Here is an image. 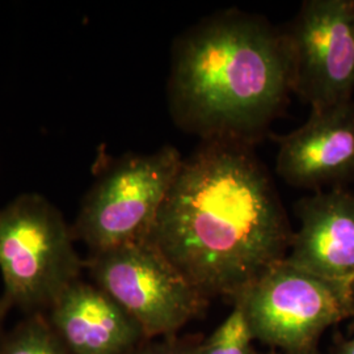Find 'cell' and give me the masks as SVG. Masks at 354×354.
I'll return each instance as SVG.
<instances>
[{
    "label": "cell",
    "mask_w": 354,
    "mask_h": 354,
    "mask_svg": "<svg viewBox=\"0 0 354 354\" xmlns=\"http://www.w3.org/2000/svg\"><path fill=\"white\" fill-rule=\"evenodd\" d=\"M253 146L203 140L183 160L149 241L205 298H236L286 259L290 223Z\"/></svg>",
    "instance_id": "obj_1"
},
{
    "label": "cell",
    "mask_w": 354,
    "mask_h": 354,
    "mask_svg": "<svg viewBox=\"0 0 354 354\" xmlns=\"http://www.w3.org/2000/svg\"><path fill=\"white\" fill-rule=\"evenodd\" d=\"M291 92L285 32L238 10L215 13L177 38L168 77L169 113L203 140L253 146Z\"/></svg>",
    "instance_id": "obj_2"
},
{
    "label": "cell",
    "mask_w": 354,
    "mask_h": 354,
    "mask_svg": "<svg viewBox=\"0 0 354 354\" xmlns=\"http://www.w3.org/2000/svg\"><path fill=\"white\" fill-rule=\"evenodd\" d=\"M75 244L71 225L41 194H20L0 209L1 301L24 317L45 314L82 279Z\"/></svg>",
    "instance_id": "obj_3"
},
{
    "label": "cell",
    "mask_w": 354,
    "mask_h": 354,
    "mask_svg": "<svg viewBox=\"0 0 354 354\" xmlns=\"http://www.w3.org/2000/svg\"><path fill=\"white\" fill-rule=\"evenodd\" d=\"M183 160L172 146L114 160L80 205L71 225L76 243L92 254L149 241Z\"/></svg>",
    "instance_id": "obj_4"
},
{
    "label": "cell",
    "mask_w": 354,
    "mask_h": 354,
    "mask_svg": "<svg viewBox=\"0 0 354 354\" xmlns=\"http://www.w3.org/2000/svg\"><path fill=\"white\" fill-rule=\"evenodd\" d=\"M352 294L283 259L232 301L254 340L282 353L315 354L323 332L351 315Z\"/></svg>",
    "instance_id": "obj_5"
},
{
    "label": "cell",
    "mask_w": 354,
    "mask_h": 354,
    "mask_svg": "<svg viewBox=\"0 0 354 354\" xmlns=\"http://www.w3.org/2000/svg\"><path fill=\"white\" fill-rule=\"evenodd\" d=\"M84 270L147 340L176 336L209 301L150 241L88 254Z\"/></svg>",
    "instance_id": "obj_6"
},
{
    "label": "cell",
    "mask_w": 354,
    "mask_h": 354,
    "mask_svg": "<svg viewBox=\"0 0 354 354\" xmlns=\"http://www.w3.org/2000/svg\"><path fill=\"white\" fill-rule=\"evenodd\" d=\"M291 91L311 111L352 100L354 0L304 1L288 30Z\"/></svg>",
    "instance_id": "obj_7"
},
{
    "label": "cell",
    "mask_w": 354,
    "mask_h": 354,
    "mask_svg": "<svg viewBox=\"0 0 354 354\" xmlns=\"http://www.w3.org/2000/svg\"><path fill=\"white\" fill-rule=\"evenodd\" d=\"M277 174L295 188L320 189L354 177V102L311 111L279 140Z\"/></svg>",
    "instance_id": "obj_8"
},
{
    "label": "cell",
    "mask_w": 354,
    "mask_h": 354,
    "mask_svg": "<svg viewBox=\"0 0 354 354\" xmlns=\"http://www.w3.org/2000/svg\"><path fill=\"white\" fill-rule=\"evenodd\" d=\"M301 227L286 261L346 290L354 288V196L333 188L297 203Z\"/></svg>",
    "instance_id": "obj_9"
},
{
    "label": "cell",
    "mask_w": 354,
    "mask_h": 354,
    "mask_svg": "<svg viewBox=\"0 0 354 354\" xmlns=\"http://www.w3.org/2000/svg\"><path fill=\"white\" fill-rule=\"evenodd\" d=\"M44 315L73 354H130L147 342L109 295L83 279L71 283Z\"/></svg>",
    "instance_id": "obj_10"
},
{
    "label": "cell",
    "mask_w": 354,
    "mask_h": 354,
    "mask_svg": "<svg viewBox=\"0 0 354 354\" xmlns=\"http://www.w3.org/2000/svg\"><path fill=\"white\" fill-rule=\"evenodd\" d=\"M0 354H73L44 314L28 315L7 330Z\"/></svg>",
    "instance_id": "obj_11"
},
{
    "label": "cell",
    "mask_w": 354,
    "mask_h": 354,
    "mask_svg": "<svg viewBox=\"0 0 354 354\" xmlns=\"http://www.w3.org/2000/svg\"><path fill=\"white\" fill-rule=\"evenodd\" d=\"M252 330L241 308L234 304L232 313L214 332L198 342L194 354H257Z\"/></svg>",
    "instance_id": "obj_12"
},
{
    "label": "cell",
    "mask_w": 354,
    "mask_h": 354,
    "mask_svg": "<svg viewBox=\"0 0 354 354\" xmlns=\"http://www.w3.org/2000/svg\"><path fill=\"white\" fill-rule=\"evenodd\" d=\"M197 344L198 342L193 339H177L176 336L163 337L147 340L130 354H194Z\"/></svg>",
    "instance_id": "obj_13"
},
{
    "label": "cell",
    "mask_w": 354,
    "mask_h": 354,
    "mask_svg": "<svg viewBox=\"0 0 354 354\" xmlns=\"http://www.w3.org/2000/svg\"><path fill=\"white\" fill-rule=\"evenodd\" d=\"M8 311H10L8 306L4 304V302L1 301V298H0V345H1V342H3V339H4L6 333H7V329L4 327V319H6V314H7Z\"/></svg>",
    "instance_id": "obj_14"
},
{
    "label": "cell",
    "mask_w": 354,
    "mask_h": 354,
    "mask_svg": "<svg viewBox=\"0 0 354 354\" xmlns=\"http://www.w3.org/2000/svg\"><path fill=\"white\" fill-rule=\"evenodd\" d=\"M335 354H354V339L340 342Z\"/></svg>",
    "instance_id": "obj_15"
},
{
    "label": "cell",
    "mask_w": 354,
    "mask_h": 354,
    "mask_svg": "<svg viewBox=\"0 0 354 354\" xmlns=\"http://www.w3.org/2000/svg\"><path fill=\"white\" fill-rule=\"evenodd\" d=\"M351 315H353L354 317V288L353 294H352V306H351Z\"/></svg>",
    "instance_id": "obj_16"
},
{
    "label": "cell",
    "mask_w": 354,
    "mask_h": 354,
    "mask_svg": "<svg viewBox=\"0 0 354 354\" xmlns=\"http://www.w3.org/2000/svg\"><path fill=\"white\" fill-rule=\"evenodd\" d=\"M268 354H286V353H282V352H277V351H273V352H270V353Z\"/></svg>",
    "instance_id": "obj_17"
}]
</instances>
